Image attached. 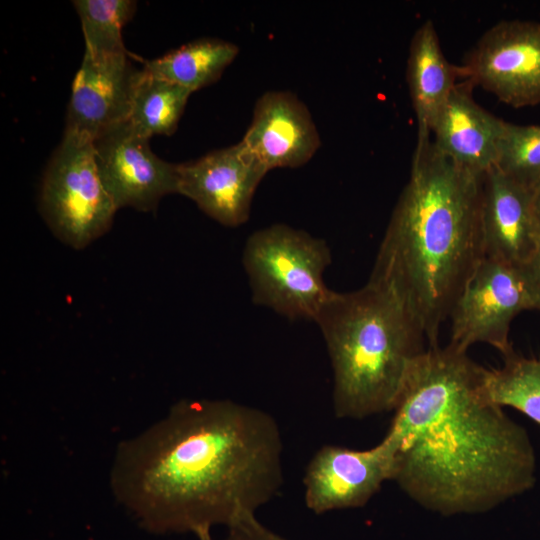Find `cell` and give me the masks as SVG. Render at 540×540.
<instances>
[{"instance_id": "cell-1", "label": "cell", "mask_w": 540, "mask_h": 540, "mask_svg": "<svg viewBox=\"0 0 540 540\" xmlns=\"http://www.w3.org/2000/svg\"><path fill=\"white\" fill-rule=\"evenodd\" d=\"M282 454L268 412L230 399H182L118 444L110 489L147 530L200 539L277 496Z\"/></svg>"}, {"instance_id": "cell-2", "label": "cell", "mask_w": 540, "mask_h": 540, "mask_svg": "<svg viewBox=\"0 0 540 540\" xmlns=\"http://www.w3.org/2000/svg\"><path fill=\"white\" fill-rule=\"evenodd\" d=\"M485 372L448 344L420 354L404 382L387 431L398 442L392 481L430 511L487 512L535 484L528 433L487 399Z\"/></svg>"}, {"instance_id": "cell-3", "label": "cell", "mask_w": 540, "mask_h": 540, "mask_svg": "<svg viewBox=\"0 0 540 540\" xmlns=\"http://www.w3.org/2000/svg\"><path fill=\"white\" fill-rule=\"evenodd\" d=\"M481 178L417 140L410 177L393 209L370 275L401 297L438 347L440 329L484 258Z\"/></svg>"}, {"instance_id": "cell-4", "label": "cell", "mask_w": 540, "mask_h": 540, "mask_svg": "<svg viewBox=\"0 0 540 540\" xmlns=\"http://www.w3.org/2000/svg\"><path fill=\"white\" fill-rule=\"evenodd\" d=\"M315 322L329 354L332 407L340 419L394 411L424 334L389 284L374 278L358 290L332 291Z\"/></svg>"}, {"instance_id": "cell-5", "label": "cell", "mask_w": 540, "mask_h": 540, "mask_svg": "<svg viewBox=\"0 0 540 540\" xmlns=\"http://www.w3.org/2000/svg\"><path fill=\"white\" fill-rule=\"evenodd\" d=\"M253 303L315 322L332 290L324 282L331 252L323 239L273 224L252 233L243 251Z\"/></svg>"}, {"instance_id": "cell-6", "label": "cell", "mask_w": 540, "mask_h": 540, "mask_svg": "<svg viewBox=\"0 0 540 540\" xmlns=\"http://www.w3.org/2000/svg\"><path fill=\"white\" fill-rule=\"evenodd\" d=\"M40 209L54 235L74 249L109 230L117 207L99 175L92 141L64 133L43 176Z\"/></svg>"}, {"instance_id": "cell-7", "label": "cell", "mask_w": 540, "mask_h": 540, "mask_svg": "<svg viewBox=\"0 0 540 540\" xmlns=\"http://www.w3.org/2000/svg\"><path fill=\"white\" fill-rule=\"evenodd\" d=\"M458 72L513 108L539 104L540 22H497L467 52Z\"/></svg>"}, {"instance_id": "cell-8", "label": "cell", "mask_w": 540, "mask_h": 540, "mask_svg": "<svg viewBox=\"0 0 540 540\" xmlns=\"http://www.w3.org/2000/svg\"><path fill=\"white\" fill-rule=\"evenodd\" d=\"M533 309L521 267L484 257L457 298L450 314L449 344L459 350L486 343L503 357L513 353V319Z\"/></svg>"}, {"instance_id": "cell-9", "label": "cell", "mask_w": 540, "mask_h": 540, "mask_svg": "<svg viewBox=\"0 0 540 540\" xmlns=\"http://www.w3.org/2000/svg\"><path fill=\"white\" fill-rule=\"evenodd\" d=\"M397 452L398 442L389 433L366 450L322 446L305 470V505L315 514L366 505L385 481H392Z\"/></svg>"}, {"instance_id": "cell-10", "label": "cell", "mask_w": 540, "mask_h": 540, "mask_svg": "<svg viewBox=\"0 0 540 540\" xmlns=\"http://www.w3.org/2000/svg\"><path fill=\"white\" fill-rule=\"evenodd\" d=\"M149 139L126 120L93 141L99 175L117 209L149 212L178 191V164L155 155Z\"/></svg>"}, {"instance_id": "cell-11", "label": "cell", "mask_w": 540, "mask_h": 540, "mask_svg": "<svg viewBox=\"0 0 540 540\" xmlns=\"http://www.w3.org/2000/svg\"><path fill=\"white\" fill-rule=\"evenodd\" d=\"M268 171L241 143L178 164L177 193L228 227L247 222L255 191Z\"/></svg>"}, {"instance_id": "cell-12", "label": "cell", "mask_w": 540, "mask_h": 540, "mask_svg": "<svg viewBox=\"0 0 540 540\" xmlns=\"http://www.w3.org/2000/svg\"><path fill=\"white\" fill-rule=\"evenodd\" d=\"M128 52L92 56L84 52L74 78L64 133L94 141L128 120L133 89L140 70Z\"/></svg>"}, {"instance_id": "cell-13", "label": "cell", "mask_w": 540, "mask_h": 540, "mask_svg": "<svg viewBox=\"0 0 540 540\" xmlns=\"http://www.w3.org/2000/svg\"><path fill=\"white\" fill-rule=\"evenodd\" d=\"M240 142L268 172L305 165L321 145L309 109L289 91H267L258 98Z\"/></svg>"}, {"instance_id": "cell-14", "label": "cell", "mask_w": 540, "mask_h": 540, "mask_svg": "<svg viewBox=\"0 0 540 540\" xmlns=\"http://www.w3.org/2000/svg\"><path fill=\"white\" fill-rule=\"evenodd\" d=\"M533 191L497 167L481 178L480 220L484 257L521 267L538 248L532 213Z\"/></svg>"}, {"instance_id": "cell-15", "label": "cell", "mask_w": 540, "mask_h": 540, "mask_svg": "<svg viewBox=\"0 0 540 540\" xmlns=\"http://www.w3.org/2000/svg\"><path fill=\"white\" fill-rule=\"evenodd\" d=\"M473 87L467 80L455 85L432 131V141L455 164L482 177L496 165L505 121L475 102Z\"/></svg>"}, {"instance_id": "cell-16", "label": "cell", "mask_w": 540, "mask_h": 540, "mask_svg": "<svg viewBox=\"0 0 540 540\" xmlns=\"http://www.w3.org/2000/svg\"><path fill=\"white\" fill-rule=\"evenodd\" d=\"M459 77L458 66L445 58L432 20H426L410 41L406 80L417 119V140L432 137L435 124Z\"/></svg>"}, {"instance_id": "cell-17", "label": "cell", "mask_w": 540, "mask_h": 540, "mask_svg": "<svg viewBox=\"0 0 540 540\" xmlns=\"http://www.w3.org/2000/svg\"><path fill=\"white\" fill-rule=\"evenodd\" d=\"M238 53L232 42L201 38L145 61L143 69L193 93L216 82Z\"/></svg>"}, {"instance_id": "cell-18", "label": "cell", "mask_w": 540, "mask_h": 540, "mask_svg": "<svg viewBox=\"0 0 540 540\" xmlns=\"http://www.w3.org/2000/svg\"><path fill=\"white\" fill-rule=\"evenodd\" d=\"M192 92L143 68L136 80L128 121L142 134L172 135Z\"/></svg>"}, {"instance_id": "cell-19", "label": "cell", "mask_w": 540, "mask_h": 540, "mask_svg": "<svg viewBox=\"0 0 540 540\" xmlns=\"http://www.w3.org/2000/svg\"><path fill=\"white\" fill-rule=\"evenodd\" d=\"M487 399L515 408L540 425V358H526L515 351L504 357L503 366L486 369Z\"/></svg>"}, {"instance_id": "cell-20", "label": "cell", "mask_w": 540, "mask_h": 540, "mask_svg": "<svg viewBox=\"0 0 540 540\" xmlns=\"http://www.w3.org/2000/svg\"><path fill=\"white\" fill-rule=\"evenodd\" d=\"M73 5L79 15L85 40V52L92 56L127 53L122 28L136 11L131 0H76Z\"/></svg>"}, {"instance_id": "cell-21", "label": "cell", "mask_w": 540, "mask_h": 540, "mask_svg": "<svg viewBox=\"0 0 540 540\" xmlns=\"http://www.w3.org/2000/svg\"><path fill=\"white\" fill-rule=\"evenodd\" d=\"M495 167L533 191L540 184V125L505 121Z\"/></svg>"}, {"instance_id": "cell-22", "label": "cell", "mask_w": 540, "mask_h": 540, "mask_svg": "<svg viewBox=\"0 0 540 540\" xmlns=\"http://www.w3.org/2000/svg\"><path fill=\"white\" fill-rule=\"evenodd\" d=\"M227 534L220 540H289L264 526L256 514L248 515L227 527ZM198 540H216L211 535Z\"/></svg>"}, {"instance_id": "cell-23", "label": "cell", "mask_w": 540, "mask_h": 540, "mask_svg": "<svg viewBox=\"0 0 540 540\" xmlns=\"http://www.w3.org/2000/svg\"><path fill=\"white\" fill-rule=\"evenodd\" d=\"M521 269L528 286L532 307L540 310V242L533 256L521 266Z\"/></svg>"}, {"instance_id": "cell-24", "label": "cell", "mask_w": 540, "mask_h": 540, "mask_svg": "<svg viewBox=\"0 0 540 540\" xmlns=\"http://www.w3.org/2000/svg\"><path fill=\"white\" fill-rule=\"evenodd\" d=\"M532 213L535 227L540 238V184L533 190Z\"/></svg>"}]
</instances>
